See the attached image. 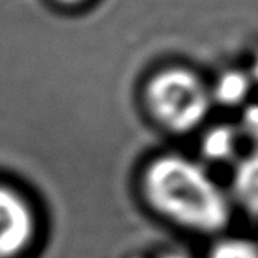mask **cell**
I'll return each instance as SVG.
<instances>
[{"label": "cell", "mask_w": 258, "mask_h": 258, "mask_svg": "<svg viewBox=\"0 0 258 258\" xmlns=\"http://www.w3.org/2000/svg\"><path fill=\"white\" fill-rule=\"evenodd\" d=\"M161 258H187V256L181 255V253H169V255H165V256H161Z\"/></svg>", "instance_id": "30bf717a"}, {"label": "cell", "mask_w": 258, "mask_h": 258, "mask_svg": "<svg viewBox=\"0 0 258 258\" xmlns=\"http://www.w3.org/2000/svg\"><path fill=\"white\" fill-rule=\"evenodd\" d=\"M251 89V78L237 69H230L220 74L216 87H214V97L224 105H238L242 104Z\"/></svg>", "instance_id": "8992f818"}, {"label": "cell", "mask_w": 258, "mask_h": 258, "mask_svg": "<svg viewBox=\"0 0 258 258\" xmlns=\"http://www.w3.org/2000/svg\"><path fill=\"white\" fill-rule=\"evenodd\" d=\"M238 132L229 125L212 127L203 138V153L212 161H227L237 152Z\"/></svg>", "instance_id": "5b68a950"}, {"label": "cell", "mask_w": 258, "mask_h": 258, "mask_svg": "<svg viewBox=\"0 0 258 258\" xmlns=\"http://www.w3.org/2000/svg\"><path fill=\"white\" fill-rule=\"evenodd\" d=\"M36 234V217L28 199L0 184V258H17L28 250Z\"/></svg>", "instance_id": "3957f363"}, {"label": "cell", "mask_w": 258, "mask_h": 258, "mask_svg": "<svg viewBox=\"0 0 258 258\" xmlns=\"http://www.w3.org/2000/svg\"><path fill=\"white\" fill-rule=\"evenodd\" d=\"M232 196L245 211L258 216V150L243 156L235 165Z\"/></svg>", "instance_id": "277c9868"}, {"label": "cell", "mask_w": 258, "mask_h": 258, "mask_svg": "<svg viewBox=\"0 0 258 258\" xmlns=\"http://www.w3.org/2000/svg\"><path fill=\"white\" fill-rule=\"evenodd\" d=\"M59 2H62V4H76V2H79V0H59Z\"/></svg>", "instance_id": "8fae6325"}, {"label": "cell", "mask_w": 258, "mask_h": 258, "mask_svg": "<svg viewBox=\"0 0 258 258\" xmlns=\"http://www.w3.org/2000/svg\"><path fill=\"white\" fill-rule=\"evenodd\" d=\"M143 191L160 214L187 229L216 232L230 219L227 194L203 166L186 156L156 158L145 171Z\"/></svg>", "instance_id": "6da1fadb"}, {"label": "cell", "mask_w": 258, "mask_h": 258, "mask_svg": "<svg viewBox=\"0 0 258 258\" xmlns=\"http://www.w3.org/2000/svg\"><path fill=\"white\" fill-rule=\"evenodd\" d=\"M209 258H258V247L245 238H225L212 248Z\"/></svg>", "instance_id": "52a82bcc"}, {"label": "cell", "mask_w": 258, "mask_h": 258, "mask_svg": "<svg viewBox=\"0 0 258 258\" xmlns=\"http://www.w3.org/2000/svg\"><path fill=\"white\" fill-rule=\"evenodd\" d=\"M251 78H253L256 83H258V53L253 59V66H251Z\"/></svg>", "instance_id": "9c48e42d"}, {"label": "cell", "mask_w": 258, "mask_h": 258, "mask_svg": "<svg viewBox=\"0 0 258 258\" xmlns=\"http://www.w3.org/2000/svg\"><path fill=\"white\" fill-rule=\"evenodd\" d=\"M240 132L251 142L258 143V102L250 104L243 109L240 117Z\"/></svg>", "instance_id": "ba28073f"}, {"label": "cell", "mask_w": 258, "mask_h": 258, "mask_svg": "<svg viewBox=\"0 0 258 258\" xmlns=\"http://www.w3.org/2000/svg\"><path fill=\"white\" fill-rule=\"evenodd\" d=\"M147 102L155 118L166 128L189 132L209 114L211 94L189 69L169 68L150 81Z\"/></svg>", "instance_id": "7a4b0ae2"}]
</instances>
